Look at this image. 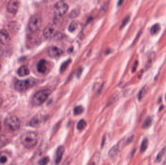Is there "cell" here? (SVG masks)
I'll use <instances>...</instances> for the list:
<instances>
[{
	"label": "cell",
	"mask_w": 166,
	"mask_h": 165,
	"mask_svg": "<svg viewBox=\"0 0 166 165\" xmlns=\"http://www.w3.org/2000/svg\"><path fill=\"white\" fill-rule=\"evenodd\" d=\"M160 30V25L158 23L155 24L151 27V33L153 35L156 34Z\"/></svg>",
	"instance_id": "d6986e66"
},
{
	"label": "cell",
	"mask_w": 166,
	"mask_h": 165,
	"mask_svg": "<svg viewBox=\"0 0 166 165\" xmlns=\"http://www.w3.org/2000/svg\"><path fill=\"white\" fill-rule=\"evenodd\" d=\"M62 51L59 48L55 46H51L48 50V54L50 57L58 58L62 54Z\"/></svg>",
	"instance_id": "ba28073f"
},
{
	"label": "cell",
	"mask_w": 166,
	"mask_h": 165,
	"mask_svg": "<svg viewBox=\"0 0 166 165\" xmlns=\"http://www.w3.org/2000/svg\"><path fill=\"white\" fill-rule=\"evenodd\" d=\"M20 121L15 116H10L7 117L4 121V126L7 130L10 132H15L20 127Z\"/></svg>",
	"instance_id": "3957f363"
},
{
	"label": "cell",
	"mask_w": 166,
	"mask_h": 165,
	"mask_svg": "<svg viewBox=\"0 0 166 165\" xmlns=\"http://www.w3.org/2000/svg\"><path fill=\"white\" fill-rule=\"evenodd\" d=\"M52 94V91L49 89L37 91L34 95L32 103L34 105H41L44 103Z\"/></svg>",
	"instance_id": "7a4b0ae2"
},
{
	"label": "cell",
	"mask_w": 166,
	"mask_h": 165,
	"mask_svg": "<svg viewBox=\"0 0 166 165\" xmlns=\"http://www.w3.org/2000/svg\"><path fill=\"white\" fill-rule=\"evenodd\" d=\"M21 141L25 147L31 149L36 146L38 143V136L34 131L24 132L21 136Z\"/></svg>",
	"instance_id": "6da1fadb"
},
{
	"label": "cell",
	"mask_w": 166,
	"mask_h": 165,
	"mask_svg": "<svg viewBox=\"0 0 166 165\" xmlns=\"http://www.w3.org/2000/svg\"><path fill=\"white\" fill-rule=\"evenodd\" d=\"M29 69L25 65H23L19 68L18 70V75L20 77H25L29 74Z\"/></svg>",
	"instance_id": "5bb4252c"
},
{
	"label": "cell",
	"mask_w": 166,
	"mask_h": 165,
	"mask_svg": "<svg viewBox=\"0 0 166 165\" xmlns=\"http://www.w3.org/2000/svg\"><path fill=\"white\" fill-rule=\"evenodd\" d=\"M20 2L16 0H11L8 2L7 6V10L9 13L15 14L17 13L19 8Z\"/></svg>",
	"instance_id": "52a82bcc"
},
{
	"label": "cell",
	"mask_w": 166,
	"mask_h": 165,
	"mask_svg": "<svg viewBox=\"0 0 166 165\" xmlns=\"http://www.w3.org/2000/svg\"></svg>",
	"instance_id": "d590c367"
},
{
	"label": "cell",
	"mask_w": 166,
	"mask_h": 165,
	"mask_svg": "<svg viewBox=\"0 0 166 165\" xmlns=\"http://www.w3.org/2000/svg\"><path fill=\"white\" fill-rule=\"evenodd\" d=\"M9 35L7 30H3L0 31V43L5 45L9 42Z\"/></svg>",
	"instance_id": "7c38bea8"
},
{
	"label": "cell",
	"mask_w": 166,
	"mask_h": 165,
	"mask_svg": "<svg viewBox=\"0 0 166 165\" xmlns=\"http://www.w3.org/2000/svg\"><path fill=\"white\" fill-rule=\"evenodd\" d=\"M83 111H84V108L81 106H77L73 109V112H74V115H76L81 114V113H82Z\"/></svg>",
	"instance_id": "d4e9b609"
},
{
	"label": "cell",
	"mask_w": 166,
	"mask_h": 165,
	"mask_svg": "<svg viewBox=\"0 0 166 165\" xmlns=\"http://www.w3.org/2000/svg\"><path fill=\"white\" fill-rule=\"evenodd\" d=\"M37 69L38 72L44 74L48 70V63L45 60H41L37 65Z\"/></svg>",
	"instance_id": "30bf717a"
},
{
	"label": "cell",
	"mask_w": 166,
	"mask_h": 165,
	"mask_svg": "<svg viewBox=\"0 0 166 165\" xmlns=\"http://www.w3.org/2000/svg\"><path fill=\"white\" fill-rule=\"evenodd\" d=\"M78 26V24L76 22L73 21L70 23L69 27V30L70 32H74V30L76 29Z\"/></svg>",
	"instance_id": "603a6c76"
},
{
	"label": "cell",
	"mask_w": 166,
	"mask_h": 165,
	"mask_svg": "<svg viewBox=\"0 0 166 165\" xmlns=\"http://www.w3.org/2000/svg\"><path fill=\"white\" fill-rule=\"evenodd\" d=\"M42 24L41 17L38 15L33 16L30 19L28 27L30 31L36 32L40 29Z\"/></svg>",
	"instance_id": "5b68a950"
},
{
	"label": "cell",
	"mask_w": 166,
	"mask_h": 165,
	"mask_svg": "<svg viewBox=\"0 0 166 165\" xmlns=\"http://www.w3.org/2000/svg\"><path fill=\"white\" fill-rule=\"evenodd\" d=\"M69 62H65L64 64H63L61 66V70H64V69L66 68V66L68 65V64H69Z\"/></svg>",
	"instance_id": "f546056e"
},
{
	"label": "cell",
	"mask_w": 166,
	"mask_h": 165,
	"mask_svg": "<svg viewBox=\"0 0 166 165\" xmlns=\"http://www.w3.org/2000/svg\"><path fill=\"white\" fill-rule=\"evenodd\" d=\"M119 151L118 146L117 145L113 146L112 148L109 150L108 152V155L110 157H113L116 155Z\"/></svg>",
	"instance_id": "ac0fdd59"
},
{
	"label": "cell",
	"mask_w": 166,
	"mask_h": 165,
	"mask_svg": "<svg viewBox=\"0 0 166 165\" xmlns=\"http://www.w3.org/2000/svg\"><path fill=\"white\" fill-rule=\"evenodd\" d=\"M8 139L5 135H0V148L4 147L8 143Z\"/></svg>",
	"instance_id": "e0dca14e"
},
{
	"label": "cell",
	"mask_w": 166,
	"mask_h": 165,
	"mask_svg": "<svg viewBox=\"0 0 166 165\" xmlns=\"http://www.w3.org/2000/svg\"><path fill=\"white\" fill-rule=\"evenodd\" d=\"M148 139L146 138H144L143 140H142L141 144V152H144L146 150V149H147V147H148Z\"/></svg>",
	"instance_id": "44dd1931"
},
{
	"label": "cell",
	"mask_w": 166,
	"mask_h": 165,
	"mask_svg": "<svg viewBox=\"0 0 166 165\" xmlns=\"http://www.w3.org/2000/svg\"><path fill=\"white\" fill-rule=\"evenodd\" d=\"M129 20H130V17H129V16H127L125 17L124 19H123V22H122V23H121V25H120V29H122V28H123V27H124V26H125L126 25L127 23H128Z\"/></svg>",
	"instance_id": "484cf974"
},
{
	"label": "cell",
	"mask_w": 166,
	"mask_h": 165,
	"mask_svg": "<svg viewBox=\"0 0 166 165\" xmlns=\"http://www.w3.org/2000/svg\"><path fill=\"white\" fill-rule=\"evenodd\" d=\"M1 104H2V100H1V98H0V107H1Z\"/></svg>",
	"instance_id": "d6a6232c"
},
{
	"label": "cell",
	"mask_w": 166,
	"mask_h": 165,
	"mask_svg": "<svg viewBox=\"0 0 166 165\" xmlns=\"http://www.w3.org/2000/svg\"><path fill=\"white\" fill-rule=\"evenodd\" d=\"M8 28L11 32L15 33L19 29V25L17 22H11L8 25Z\"/></svg>",
	"instance_id": "9a60e30c"
},
{
	"label": "cell",
	"mask_w": 166,
	"mask_h": 165,
	"mask_svg": "<svg viewBox=\"0 0 166 165\" xmlns=\"http://www.w3.org/2000/svg\"><path fill=\"white\" fill-rule=\"evenodd\" d=\"M3 52H4V50H3V48L0 46V57L3 55Z\"/></svg>",
	"instance_id": "1f68e13d"
},
{
	"label": "cell",
	"mask_w": 166,
	"mask_h": 165,
	"mask_svg": "<svg viewBox=\"0 0 166 165\" xmlns=\"http://www.w3.org/2000/svg\"><path fill=\"white\" fill-rule=\"evenodd\" d=\"M152 118H151V117H150V116L147 117L143 122V125L142 126V128L146 129L149 128L152 124Z\"/></svg>",
	"instance_id": "2e32d148"
},
{
	"label": "cell",
	"mask_w": 166,
	"mask_h": 165,
	"mask_svg": "<svg viewBox=\"0 0 166 165\" xmlns=\"http://www.w3.org/2000/svg\"><path fill=\"white\" fill-rule=\"evenodd\" d=\"M35 83V80L33 78L19 80L15 83V88L18 91H23L33 86Z\"/></svg>",
	"instance_id": "277c9868"
},
{
	"label": "cell",
	"mask_w": 166,
	"mask_h": 165,
	"mask_svg": "<svg viewBox=\"0 0 166 165\" xmlns=\"http://www.w3.org/2000/svg\"><path fill=\"white\" fill-rule=\"evenodd\" d=\"M87 125V123L84 120H81L77 125V128L78 130H81L84 129V128H86Z\"/></svg>",
	"instance_id": "ffe728a7"
},
{
	"label": "cell",
	"mask_w": 166,
	"mask_h": 165,
	"mask_svg": "<svg viewBox=\"0 0 166 165\" xmlns=\"http://www.w3.org/2000/svg\"><path fill=\"white\" fill-rule=\"evenodd\" d=\"M69 7L68 4L64 1H59L54 5L53 11L56 16L61 17L64 15L68 11Z\"/></svg>",
	"instance_id": "8992f818"
},
{
	"label": "cell",
	"mask_w": 166,
	"mask_h": 165,
	"mask_svg": "<svg viewBox=\"0 0 166 165\" xmlns=\"http://www.w3.org/2000/svg\"><path fill=\"white\" fill-rule=\"evenodd\" d=\"M56 34V28L52 24L47 26L43 30V35L46 38H50Z\"/></svg>",
	"instance_id": "9c48e42d"
},
{
	"label": "cell",
	"mask_w": 166,
	"mask_h": 165,
	"mask_svg": "<svg viewBox=\"0 0 166 165\" xmlns=\"http://www.w3.org/2000/svg\"><path fill=\"white\" fill-rule=\"evenodd\" d=\"M138 65V61H136L135 62L134 65H133V68H132V71H133V72L136 70Z\"/></svg>",
	"instance_id": "f1b7e54d"
},
{
	"label": "cell",
	"mask_w": 166,
	"mask_h": 165,
	"mask_svg": "<svg viewBox=\"0 0 166 165\" xmlns=\"http://www.w3.org/2000/svg\"><path fill=\"white\" fill-rule=\"evenodd\" d=\"M1 122H0V132H1Z\"/></svg>",
	"instance_id": "836d02e7"
},
{
	"label": "cell",
	"mask_w": 166,
	"mask_h": 165,
	"mask_svg": "<svg viewBox=\"0 0 166 165\" xmlns=\"http://www.w3.org/2000/svg\"><path fill=\"white\" fill-rule=\"evenodd\" d=\"M165 149H163L162 150H161V151L159 152V154L157 155V156H156V162H161L164 155H165Z\"/></svg>",
	"instance_id": "cb8c5ba5"
},
{
	"label": "cell",
	"mask_w": 166,
	"mask_h": 165,
	"mask_svg": "<svg viewBox=\"0 0 166 165\" xmlns=\"http://www.w3.org/2000/svg\"><path fill=\"white\" fill-rule=\"evenodd\" d=\"M49 161V158L48 157H45L40 160V165H47Z\"/></svg>",
	"instance_id": "4316f807"
},
{
	"label": "cell",
	"mask_w": 166,
	"mask_h": 165,
	"mask_svg": "<svg viewBox=\"0 0 166 165\" xmlns=\"http://www.w3.org/2000/svg\"><path fill=\"white\" fill-rule=\"evenodd\" d=\"M7 161V158L5 156H1L0 158V163L1 164H4Z\"/></svg>",
	"instance_id": "83f0119b"
},
{
	"label": "cell",
	"mask_w": 166,
	"mask_h": 165,
	"mask_svg": "<svg viewBox=\"0 0 166 165\" xmlns=\"http://www.w3.org/2000/svg\"><path fill=\"white\" fill-rule=\"evenodd\" d=\"M43 120V117L40 115H37L32 118L30 122V126L32 127H37L40 125Z\"/></svg>",
	"instance_id": "8fae6325"
},
{
	"label": "cell",
	"mask_w": 166,
	"mask_h": 165,
	"mask_svg": "<svg viewBox=\"0 0 166 165\" xmlns=\"http://www.w3.org/2000/svg\"><path fill=\"white\" fill-rule=\"evenodd\" d=\"M147 91V87L146 86H145L142 88V89L140 91L138 94V98L139 100L142 99V98L144 97L145 95L146 94Z\"/></svg>",
	"instance_id": "7402d4cb"
},
{
	"label": "cell",
	"mask_w": 166,
	"mask_h": 165,
	"mask_svg": "<svg viewBox=\"0 0 166 165\" xmlns=\"http://www.w3.org/2000/svg\"><path fill=\"white\" fill-rule=\"evenodd\" d=\"M133 139H134V136H131V137L129 138L128 140H127L126 143L129 144L131 143L132 141H133Z\"/></svg>",
	"instance_id": "4dcf8cb0"
},
{
	"label": "cell",
	"mask_w": 166,
	"mask_h": 165,
	"mask_svg": "<svg viewBox=\"0 0 166 165\" xmlns=\"http://www.w3.org/2000/svg\"><path fill=\"white\" fill-rule=\"evenodd\" d=\"M65 149L63 146H59L56 150V158H55V163L56 164H59L61 161L63 155H64Z\"/></svg>",
	"instance_id": "4fadbf2b"
},
{
	"label": "cell",
	"mask_w": 166,
	"mask_h": 165,
	"mask_svg": "<svg viewBox=\"0 0 166 165\" xmlns=\"http://www.w3.org/2000/svg\"><path fill=\"white\" fill-rule=\"evenodd\" d=\"M1 65L0 64V69H1Z\"/></svg>",
	"instance_id": "e575fe53"
}]
</instances>
